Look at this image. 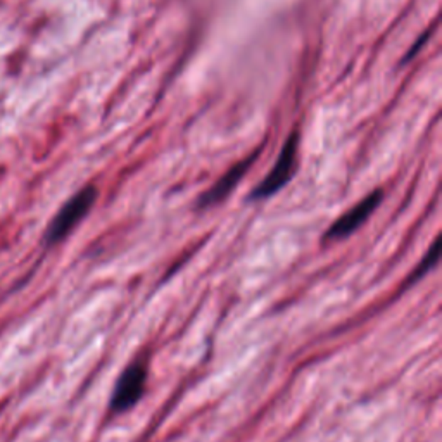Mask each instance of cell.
<instances>
[{"label": "cell", "mask_w": 442, "mask_h": 442, "mask_svg": "<svg viewBox=\"0 0 442 442\" xmlns=\"http://www.w3.org/2000/svg\"><path fill=\"white\" fill-rule=\"evenodd\" d=\"M297 134H292L285 142V146L280 152L279 159H276L275 166L271 168V171L268 173L266 178L261 182L258 187L252 190L251 199L252 200H263L266 197L276 194L279 190H282L285 185L289 183V180L294 175L296 168V159H297Z\"/></svg>", "instance_id": "cell-3"}, {"label": "cell", "mask_w": 442, "mask_h": 442, "mask_svg": "<svg viewBox=\"0 0 442 442\" xmlns=\"http://www.w3.org/2000/svg\"><path fill=\"white\" fill-rule=\"evenodd\" d=\"M147 385V367L144 361H134L123 370L122 375L116 380L112 396L109 401V409L116 415L130 411L134 406L142 399Z\"/></svg>", "instance_id": "cell-2"}, {"label": "cell", "mask_w": 442, "mask_h": 442, "mask_svg": "<svg viewBox=\"0 0 442 442\" xmlns=\"http://www.w3.org/2000/svg\"><path fill=\"white\" fill-rule=\"evenodd\" d=\"M382 199H384V192L382 190H375L372 194H368L355 207L344 212L335 223H332V227L325 234V240H340L355 234L357 228L373 215V211L380 206Z\"/></svg>", "instance_id": "cell-4"}, {"label": "cell", "mask_w": 442, "mask_h": 442, "mask_svg": "<svg viewBox=\"0 0 442 442\" xmlns=\"http://www.w3.org/2000/svg\"><path fill=\"white\" fill-rule=\"evenodd\" d=\"M439 246H441L439 239H436V242L432 244V247H430V251L424 256V259L420 261V264L415 268V271L408 276V280H406V285H404L406 289L415 285V282H418L420 279H424V276L427 275L433 266H436L437 261H439Z\"/></svg>", "instance_id": "cell-6"}, {"label": "cell", "mask_w": 442, "mask_h": 442, "mask_svg": "<svg viewBox=\"0 0 442 442\" xmlns=\"http://www.w3.org/2000/svg\"><path fill=\"white\" fill-rule=\"evenodd\" d=\"M258 158V154L251 156V158L240 161V163H237L234 168H230L227 173H225L223 176L216 182L215 185H212L209 190L204 192L203 195L199 197V200H197V207L200 209H206V207H211V206H216V204H220L221 200L225 199L228 194H230L232 190L239 185L240 180L244 178V175H246L249 168H251V164L254 163V159Z\"/></svg>", "instance_id": "cell-5"}, {"label": "cell", "mask_w": 442, "mask_h": 442, "mask_svg": "<svg viewBox=\"0 0 442 442\" xmlns=\"http://www.w3.org/2000/svg\"><path fill=\"white\" fill-rule=\"evenodd\" d=\"M97 200V188L88 185V187L82 188L78 194H75L68 200L64 206L59 209L58 215L52 218V221L47 227L45 232V242L49 246L61 242L68 235L73 232V228L88 215L92 206Z\"/></svg>", "instance_id": "cell-1"}]
</instances>
